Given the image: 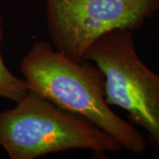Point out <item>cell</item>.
I'll list each match as a JSON object with an SVG mask.
<instances>
[{
    "label": "cell",
    "instance_id": "4",
    "mask_svg": "<svg viewBox=\"0 0 159 159\" xmlns=\"http://www.w3.org/2000/svg\"><path fill=\"white\" fill-rule=\"evenodd\" d=\"M52 46L81 63L91 46L116 29L136 31L159 11V0H45Z\"/></svg>",
    "mask_w": 159,
    "mask_h": 159
},
{
    "label": "cell",
    "instance_id": "1",
    "mask_svg": "<svg viewBox=\"0 0 159 159\" xmlns=\"http://www.w3.org/2000/svg\"><path fill=\"white\" fill-rule=\"evenodd\" d=\"M20 72L29 90L87 119L132 153L146 149L142 134L106 102L104 76L94 63L74 62L49 42L37 41L22 58Z\"/></svg>",
    "mask_w": 159,
    "mask_h": 159
},
{
    "label": "cell",
    "instance_id": "2",
    "mask_svg": "<svg viewBox=\"0 0 159 159\" xmlns=\"http://www.w3.org/2000/svg\"><path fill=\"white\" fill-rule=\"evenodd\" d=\"M0 145L11 159H34L71 149L105 156L123 149L97 125L31 90L15 107L0 111Z\"/></svg>",
    "mask_w": 159,
    "mask_h": 159
},
{
    "label": "cell",
    "instance_id": "3",
    "mask_svg": "<svg viewBox=\"0 0 159 159\" xmlns=\"http://www.w3.org/2000/svg\"><path fill=\"white\" fill-rule=\"evenodd\" d=\"M133 35L129 29L106 33L89 48L85 60L104 76L106 102L125 111L159 150V75L141 60Z\"/></svg>",
    "mask_w": 159,
    "mask_h": 159
},
{
    "label": "cell",
    "instance_id": "5",
    "mask_svg": "<svg viewBox=\"0 0 159 159\" xmlns=\"http://www.w3.org/2000/svg\"><path fill=\"white\" fill-rule=\"evenodd\" d=\"M3 22V16L0 13V97L16 102L29 92V89L26 81L12 74L3 60L1 53V43L4 37Z\"/></svg>",
    "mask_w": 159,
    "mask_h": 159
}]
</instances>
